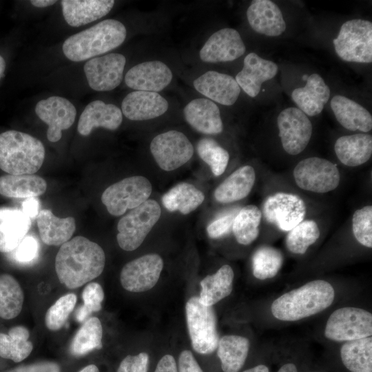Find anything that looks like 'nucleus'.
Returning <instances> with one entry per match:
<instances>
[{
	"instance_id": "nucleus-1",
	"label": "nucleus",
	"mask_w": 372,
	"mask_h": 372,
	"mask_svg": "<svg viewBox=\"0 0 372 372\" xmlns=\"http://www.w3.org/2000/svg\"><path fill=\"white\" fill-rule=\"evenodd\" d=\"M105 264L101 247L77 236L61 246L55 258V271L60 282L73 289L99 276Z\"/></svg>"
},
{
	"instance_id": "nucleus-2",
	"label": "nucleus",
	"mask_w": 372,
	"mask_h": 372,
	"mask_svg": "<svg viewBox=\"0 0 372 372\" xmlns=\"http://www.w3.org/2000/svg\"><path fill=\"white\" fill-rule=\"evenodd\" d=\"M334 298L335 290L329 282L311 280L277 298L271 305V311L279 320L297 321L324 311Z\"/></svg>"
},
{
	"instance_id": "nucleus-3",
	"label": "nucleus",
	"mask_w": 372,
	"mask_h": 372,
	"mask_svg": "<svg viewBox=\"0 0 372 372\" xmlns=\"http://www.w3.org/2000/svg\"><path fill=\"white\" fill-rule=\"evenodd\" d=\"M126 34L121 22L106 19L69 37L63 44V52L72 61H85L118 47Z\"/></svg>"
},
{
	"instance_id": "nucleus-4",
	"label": "nucleus",
	"mask_w": 372,
	"mask_h": 372,
	"mask_svg": "<svg viewBox=\"0 0 372 372\" xmlns=\"http://www.w3.org/2000/svg\"><path fill=\"white\" fill-rule=\"evenodd\" d=\"M43 144L35 137L17 130L0 134V169L8 174H33L42 166Z\"/></svg>"
},
{
	"instance_id": "nucleus-5",
	"label": "nucleus",
	"mask_w": 372,
	"mask_h": 372,
	"mask_svg": "<svg viewBox=\"0 0 372 372\" xmlns=\"http://www.w3.org/2000/svg\"><path fill=\"white\" fill-rule=\"evenodd\" d=\"M187 325L192 347L200 354L213 353L218 347L219 338L217 320L212 307L202 304L199 298H190L186 303Z\"/></svg>"
},
{
	"instance_id": "nucleus-6",
	"label": "nucleus",
	"mask_w": 372,
	"mask_h": 372,
	"mask_svg": "<svg viewBox=\"0 0 372 372\" xmlns=\"http://www.w3.org/2000/svg\"><path fill=\"white\" fill-rule=\"evenodd\" d=\"M333 42L336 54L343 61L362 63L372 61V23L368 20L346 21Z\"/></svg>"
},
{
	"instance_id": "nucleus-7",
	"label": "nucleus",
	"mask_w": 372,
	"mask_h": 372,
	"mask_svg": "<svg viewBox=\"0 0 372 372\" xmlns=\"http://www.w3.org/2000/svg\"><path fill=\"white\" fill-rule=\"evenodd\" d=\"M161 209L154 200L148 199L120 219L116 239L119 247L127 251L137 249L159 220Z\"/></svg>"
},
{
	"instance_id": "nucleus-8",
	"label": "nucleus",
	"mask_w": 372,
	"mask_h": 372,
	"mask_svg": "<svg viewBox=\"0 0 372 372\" xmlns=\"http://www.w3.org/2000/svg\"><path fill=\"white\" fill-rule=\"evenodd\" d=\"M152 186L142 176H134L116 182L105 189L101 201L112 216H119L148 200Z\"/></svg>"
},
{
	"instance_id": "nucleus-9",
	"label": "nucleus",
	"mask_w": 372,
	"mask_h": 372,
	"mask_svg": "<svg viewBox=\"0 0 372 372\" xmlns=\"http://www.w3.org/2000/svg\"><path fill=\"white\" fill-rule=\"evenodd\" d=\"M324 336L336 342H347L372 335V314L353 307L335 310L329 317L324 331Z\"/></svg>"
},
{
	"instance_id": "nucleus-10",
	"label": "nucleus",
	"mask_w": 372,
	"mask_h": 372,
	"mask_svg": "<svg viewBox=\"0 0 372 372\" xmlns=\"http://www.w3.org/2000/svg\"><path fill=\"white\" fill-rule=\"evenodd\" d=\"M293 176L300 189L324 194L334 190L340 182V173L332 162L320 157L304 158L296 165Z\"/></svg>"
},
{
	"instance_id": "nucleus-11",
	"label": "nucleus",
	"mask_w": 372,
	"mask_h": 372,
	"mask_svg": "<svg viewBox=\"0 0 372 372\" xmlns=\"http://www.w3.org/2000/svg\"><path fill=\"white\" fill-rule=\"evenodd\" d=\"M262 215L270 224L284 231H289L304 220L307 214L304 201L298 195L276 192L264 201Z\"/></svg>"
},
{
	"instance_id": "nucleus-12",
	"label": "nucleus",
	"mask_w": 372,
	"mask_h": 372,
	"mask_svg": "<svg viewBox=\"0 0 372 372\" xmlns=\"http://www.w3.org/2000/svg\"><path fill=\"white\" fill-rule=\"evenodd\" d=\"M150 151L158 165L169 172L187 163L193 156L194 147L183 133L169 130L152 139Z\"/></svg>"
},
{
	"instance_id": "nucleus-13",
	"label": "nucleus",
	"mask_w": 372,
	"mask_h": 372,
	"mask_svg": "<svg viewBox=\"0 0 372 372\" xmlns=\"http://www.w3.org/2000/svg\"><path fill=\"white\" fill-rule=\"evenodd\" d=\"M277 125L284 150L290 155H297L308 145L313 126L308 116L296 107H288L278 115Z\"/></svg>"
},
{
	"instance_id": "nucleus-14",
	"label": "nucleus",
	"mask_w": 372,
	"mask_h": 372,
	"mask_svg": "<svg viewBox=\"0 0 372 372\" xmlns=\"http://www.w3.org/2000/svg\"><path fill=\"white\" fill-rule=\"evenodd\" d=\"M163 260L156 254H146L124 265L120 274L122 287L134 293L147 291L157 283Z\"/></svg>"
},
{
	"instance_id": "nucleus-15",
	"label": "nucleus",
	"mask_w": 372,
	"mask_h": 372,
	"mask_svg": "<svg viewBox=\"0 0 372 372\" xmlns=\"http://www.w3.org/2000/svg\"><path fill=\"white\" fill-rule=\"evenodd\" d=\"M125 57L118 53H110L92 58L84 65V72L90 87L96 91H110L122 81Z\"/></svg>"
},
{
	"instance_id": "nucleus-16",
	"label": "nucleus",
	"mask_w": 372,
	"mask_h": 372,
	"mask_svg": "<svg viewBox=\"0 0 372 372\" xmlns=\"http://www.w3.org/2000/svg\"><path fill=\"white\" fill-rule=\"evenodd\" d=\"M35 112L48 125L47 138L52 143L61 138L62 130L73 125L76 115L74 105L68 99L57 96L39 101L35 107Z\"/></svg>"
},
{
	"instance_id": "nucleus-17",
	"label": "nucleus",
	"mask_w": 372,
	"mask_h": 372,
	"mask_svg": "<svg viewBox=\"0 0 372 372\" xmlns=\"http://www.w3.org/2000/svg\"><path fill=\"white\" fill-rule=\"evenodd\" d=\"M245 50L239 32L223 28L210 36L200 51V58L207 63L231 61L244 54Z\"/></svg>"
},
{
	"instance_id": "nucleus-18",
	"label": "nucleus",
	"mask_w": 372,
	"mask_h": 372,
	"mask_svg": "<svg viewBox=\"0 0 372 372\" xmlns=\"http://www.w3.org/2000/svg\"><path fill=\"white\" fill-rule=\"evenodd\" d=\"M172 79L169 67L159 61L137 64L125 76V84L137 91L157 92L166 87Z\"/></svg>"
},
{
	"instance_id": "nucleus-19",
	"label": "nucleus",
	"mask_w": 372,
	"mask_h": 372,
	"mask_svg": "<svg viewBox=\"0 0 372 372\" xmlns=\"http://www.w3.org/2000/svg\"><path fill=\"white\" fill-rule=\"evenodd\" d=\"M193 85L199 93L224 105L234 104L240 93V87L235 79L212 70L200 76Z\"/></svg>"
},
{
	"instance_id": "nucleus-20",
	"label": "nucleus",
	"mask_w": 372,
	"mask_h": 372,
	"mask_svg": "<svg viewBox=\"0 0 372 372\" xmlns=\"http://www.w3.org/2000/svg\"><path fill=\"white\" fill-rule=\"evenodd\" d=\"M242 70L235 80L243 91L255 97L260 91L262 83L273 78L278 72L277 65L264 59L254 52L248 54L244 59Z\"/></svg>"
},
{
	"instance_id": "nucleus-21",
	"label": "nucleus",
	"mask_w": 372,
	"mask_h": 372,
	"mask_svg": "<svg viewBox=\"0 0 372 372\" xmlns=\"http://www.w3.org/2000/svg\"><path fill=\"white\" fill-rule=\"evenodd\" d=\"M166 99L157 92L134 91L121 104L122 114L132 121H145L163 114L168 109Z\"/></svg>"
},
{
	"instance_id": "nucleus-22",
	"label": "nucleus",
	"mask_w": 372,
	"mask_h": 372,
	"mask_svg": "<svg viewBox=\"0 0 372 372\" xmlns=\"http://www.w3.org/2000/svg\"><path fill=\"white\" fill-rule=\"evenodd\" d=\"M247 17L255 32L266 36H279L286 29L281 10L269 0L253 1L247 8Z\"/></svg>"
},
{
	"instance_id": "nucleus-23",
	"label": "nucleus",
	"mask_w": 372,
	"mask_h": 372,
	"mask_svg": "<svg viewBox=\"0 0 372 372\" xmlns=\"http://www.w3.org/2000/svg\"><path fill=\"white\" fill-rule=\"evenodd\" d=\"M122 121L123 114L117 106L96 100L90 103L81 113L77 130L82 136L89 135L95 127L115 130Z\"/></svg>"
},
{
	"instance_id": "nucleus-24",
	"label": "nucleus",
	"mask_w": 372,
	"mask_h": 372,
	"mask_svg": "<svg viewBox=\"0 0 372 372\" xmlns=\"http://www.w3.org/2000/svg\"><path fill=\"white\" fill-rule=\"evenodd\" d=\"M183 112L186 121L200 133L218 134L223 130L220 110L209 99H194L185 107Z\"/></svg>"
},
{
	"instance_id": "nucleus-25",
	"label": "nucleus",
	"mask_w": 372,
	"mask_h": 372,
	"mask_svg": "<svg viewBox=\"0 0 372 372\" xmlns=\"http://www.w3.org/2000/svg\"><path fill=\"white\" fill-rule=\"evenodd\" d=\"M303 87L293 90V101L306 115L314 116L322 111L330 97V88L318 74L308 76Z\"/></svg>"
},
{
	"instance_id": "nucleus-26",
	"label": "nucleus",
	"mask_w": 372,
	"mask_h": 372,
	"mask_svg": "<svg viewBox=\"0 0 372 372\" xmlns=\"http://www.w3.org/2000/svg\"><path fill=\"white\" fill-rule=\"evenodd\" d=\"M30 226V218L23 211L0 208V252L14 251L25 237Z\"/></svg>"
},
{
	"instance_id": "nucleus-27",
	"label": "nucleus",
	"mask_w": 372,
	"mask_h": 372,
	"mask_svg": "<svg viewBox=\"0 0 372 372\" xmlns=\"http://www.w3.org/2000/svg\"><path fill=\"white\" fill-rule=\"evenodd\" d=\"M64 19L79 27L105 16L114 5L112 0H63L61 1Z\"/></svg>"
},
{
	"instance_id": "nucleus-28",
	"label": "nucleus",
	"mask_w": 372,
	"mask_h": 372,
	"mask_svg": "<svg viewBox=\"0 0 372 372\" xmlns=\"http://www.w3.org/2000/svg\"><path fill=\"white\" fill-rule=\"evenodd\" d=\"M36 218L41 239L48 245H62L75 231L76 221L72 216L59 218L50 209H44Z\"/></svg>"
},
{
	"instance_id": "nucleus-29",
	"label": "nucleus",
	"mask_w": 372,
	"mask_h": 372,
	"mask_svg": "<svg viewBox=\"0 0 372 372\" xmlns=\"http://www.w3.org/2000/svg\"><path fill=\"white\" fill-rule=\"evenodd\" d=\"M331 107L340 124L351 131L368 132L372 129V116L357 102L341 95L333 96Z\"/></svg>"
},
{
	"instance_id": "nucleus-30",
	"label": "nucleus",
	"mask_w": 372,
	"mask_h": 372,
	"mask_svg": "<svg viewBox=\"0 0 372 372\" xmlns=\"http://www.w3.org/2000/svg\"><path fill=\"white\" fill-rule=\"evenodd\" d=\"M256 180L254 168L250 165L239 167L227 177L215 189L214 196L220 203L242 200L251 191Z\"/></svg>"
},
{
	"instance_id": "nucleus-31",
	"label": "nucleus",
	"mask_w": 372,
	"mask_h": 372,
	"mask_svg": "<svg viewBox=\"0 0 372 372\" xmlns=\"http://www.w3.org/2000/svg\"><path fill=\"white\" fill-rule=\"evenodd\" d=\"M334 150L343 165L349 167L361 165L372 155V136L364 133L340 136L335 143Z\"/></svg>"
},
{
	"instance_id": "nucleus-32",
	"label": "nucleus",
	"mask_w": 372,
	"mask_h": 372,
	"mask_svg": "<svg viewBox=\"0 0 372 372\" xmlns=\"http://www.w3.org/2000/svg\"><path fill=\"white\" fill-rule=\"evenodd\" d=\"M46 189V181L37 175L6 174L0 176V194L6 197H36L43 194Z\"/></svg>"
},
{
	"instance_id": "nucleus-33",
	"label": "nucleus",
	"mask_w": 372,
	"mask_h": 372,
	"mask_svg": "<svg viewBox=\"0 0 372 372\" xmlns=\"http://www.w3.org/2000/svg\"><path fill=\"white\" fill-rule=\"evenodd\" d=\"M234 277V271L228 265H223L215 273L207 276L200 281V302L212 307L230 295Z\"/></svg>"
},
{
	"instance_id": "nucleus-34",
	"label": "nucleus",
	"mask_w": 372,
	"mask_h": 372,
	"mask_svg": "<svg viewBox=\"0 0 372 372\" xmlns=\"http://www.w3.org/2000/svg\"><path fill=\"white\" fill-rule=\"evenodd\" d=\"M217 349L223 372H238L247 358L249 341L240 335H224L219 340Z\"/></svg>"
},
{
	"instance_id": "nucleus-35",
	"label": "nucleus",
	"mask_w": 372,
	"mask_h": 372,
	"mask_svg": "<svg viewBox=\"0 0 372 372\" xmlns=\"http://www.w3.org/2000/svg\"><path fill=\"white\" fill-rule=\"evenodd\" d=\"M204 199V194L194 185L180 183L163 196L162 203L171 212L178 211L183 214H188L197 209Z\"/></svg>"
},
{
	"instance_id": "nucleus-36",
	"label": "nucleus",
	"mask_w": 372,
	"mask_h": 372,
	"mask_svg": "<svg viewBox=\"0 0 372 372\" xmlns=\"http://www.w3.org/2000/svg\"><path fill=\"white\" fill-rule=\"evenodd\" d=\"M344 366L351 372H372V338L345 342L340 348Z\"/></svg>"
},
{
	"instance_id": "nucleus-37",
	"label": "nucleus",
	"mask_w": 372,
	"mask_h": 372,
	"mask_svg": "<svg viewBox=\"0 0 372 372\" xmlns=\"http://www.w3.org/2000/svg\"><path fill=\"white\" fill-rule=\"evenodd\" d=\"M29 337L28 329L20 325L12 327L8 333H0V357L14 362L23 361L33 349Z\"/></svg>"
},
{
	"instance_id": "nucleus-38",
	"label": "nucleus",
	"mask_w": 372,
	"mask_h": 372,
	"mask_svg": "<svg viewBox=\"0 0 372 372\" xmlns=\"http://www.w3.org/2000/svg\"><path fill=\"white\" fill-rule=\"evenodd\" d=\"M262 216L261 210L254 205L245 206L236 214L231 231L239 244L248 245L258 238Z\"/></svg>"
},
{
	"instance_id": "nucleus-39",
	"label": "nucleus",
	"mask_w": 372,
	"mask_h": 372,
	"mask_svg": "<svg viewBox=\"0 0 372 372\" xmlns=\"http://www.w3.org/2000/svg\"><path fill=\"white\" fill-rule=\"evenodd\" d=\"M103 327L96 317L87 319L74 336L70 353L76 357L85 355L94 349L102 348Z\"/></svg>"
},
{
	"instance_id": "nucleus-40",
	"label": "nucleus",
	"mask_w": 372,
	"mask_h": 372,
	"mask_svg": "<svg viewBox=\"0 0 372 372\" xmlns=\"http://www.w3.org/2000/svg\"><path fill=\"white\" fill-rule=\"evenodd\" d=\"M24 300L23 290L11 275H0V318L10 320L21 311Z\"/></svg>"
},
{
	"instance_id": "nucleus-41",
	"label": "nucleus",
	"mask_w": 372,
	"mask_h": 372,
	"mask_svg": "<svg viewBox=\"0 0 372 372\" xmlns=\"http://www.w3.org/2000/svg\"><path fill=\"white\" fill-rule=\"evenodd\" d=\"M283 263L282 252L272 246L262 245L252 256V272L259 280L272 278L277 275Z\"/></svg>"
},
{
	"instance_id": "nucleus-42",
	"label": "nucleus",
	"mask_w": 372,
	"mask_h": 372,
	"mask_svg": "<svg viewBox=\"0 0 372 372\" xmlns=\"http://www.w3.org/2000/svg\"><path fill=\"white\" fill-rule=\"evenodd\" d=\"M320 234L319 227L313 220H304L289 231L285 243L287 249L294 254H304L314 244Z\"/></svg>"
},
{
	"instance_id": "nucleus-43",
	"label": "nucleus",
	"mask_w": 372,
	"mask_h": 372,
	"mask_svg": "<svg viewBox=\"0 0 372 372\" xmlns=\"http://www.w3.org/2000/svg\"><path fill=\"white\" fill-rule=\"evenodd\" d=\"M196 149L200 158L209 165L213 174L220 176L229 162L228 152L211 138H203L197 143Z\"/></svg>"
},
{
	"instance_id": "nucleus-44",
	"label": "nucleus",
	"mask_w": 372,
	"mask_h": 372,
	"mask_svg": "<svg viewBox=\"0 0 372 372\" xmlns=\"http://www.w3.org/2000/svg\"><path fill=\"white\" fill-rule=\"evenodd\" d=\"M76 296L74 293H67L59 298L47 311L45 316V324L50 331L59 330L65 323L68 316L74 310Z\"/></svg>"
},
{
	"instance_id": "nucleus-45",
	"label": "nucleus",
	"mask_w": 372,
	"mask_h": 372,
	"mask_svg": "<svg viewBox=\"0 0 372 372\" xmlns=\"http://www.w3.org/2000/svg\"><path fill=\"white\" fill-rule=\"evenodd\" d=\"M83 304L75 312V319L79 322H85L93 312L101 309V303L104 299V292L97 282H90L85 286L82 292Z\"/></svg>"
},
{
	"instance_id": "nucleus-46",
	"label": "nucleus",
	"mask_w": 372,
	"mask_h": 372,
	"mask_svg": "<svg viewBox=\"0 0 372 372\" xmlns=\"http://www.w3.org/2000/svg\"><path fill=\"white\" fill-rule=\"evenodd\" d=\"M352 230L356 240L362 245L372 247V206L357 209L352 217Z\"/></svg>"
},
{
	"instance_id": "nucleus-47",
	"label": "nucleus",
	"mask_w": 372,
	"mask_h": 372,
	"mask_svg": "<svg viewBox=\"0 0 372 372\" xmlns=\"http://www.w3.org/2000/svg\"><path fill=\"white\" fill-rule=\"evenodd\" d=\"M149 355L141 352L136 355H127L120 363L117 372H147Z\"/></svg>"
},
{
	"instance_id": "nucleus-48",
	"label": "nucleus",
	"mask_w": 372,
	"mask_h": 372,
	"mask_svg": "<svg viewBox=\"0 0 372 372\" xmlns=\"http://www.w3.org/2000/svg\"><path fill=\"white\" fill-rule=\"evenodd\" d=\"M236 214H229L218 218L207 227V232L211 238L223 237L231 231L233 221Z\"/></svg>"
},
{
	"instance_id": "nucleus-49",
	"label": "nucleus",
	"mask_w": 372,
	"mask_h": 372,
	"mask_svg": "<svg viewBox=\"0 0 372 372\" xmlns=\"http://www.w3.org/2000/svg\"><path fill=\"white\" fill-rule=\"evenodd\" d=\"M39 245L32 236H25L14 250V258L20 262H29L38 254Z\"/></svg>"
},
{
	"instance_id": "nucleus-50",
	"label": "nucleus",
	"mask_w": 372,
	"mask_h": 372,
	"mask_svg": "<svg viewBox=\"0 0 372 372\" xmlns=\"http://www.w3.org/2000/svg\"><path fill=\"white\" fill-rule=\"evenodd\" d=\"M3 372H61V368L54 362L42 361L19 366Z\"/></svg>"
},
{
	"instance_id": "nucleus-51",
	"label": "nucleus",
	"mask_w": 372,
	"mask_h": 372,
	"mask_svg": "<svg viewBox=\"0 0 372 372\" xmlns=\"http://www.w3.org/2000/svg\"><path fill=\"white\" fill-rule=\"evenodd\" d=\"M178 372H203L189 350L183 351L178 357Z\"/></svg>"
},
{
	"instance_id": "nucleus-52",
	"label": "nucleus",
	"mask_w": 372,
	"mask_h": 372,
	"mask_svg": "<svg viewBox=\"0 0 372 372\" xmlns=\"http://www.w3.org/2000/svg\"><path fill=\"white\" fill-rule=\"evenodd\" d=\"M154 372H178L177 364L172 355H165L158 361Z\"/></svg>"
},
{
	"instance_id": "nucleus-53",
	"label": "nucleus",
	"mask_w": 372,
	"mask_h": 372,
	"mask_svg": "<svg viewBox=\"0 0 372 372\" xmlns=\"http://www.w3.org/2000/svg\"><path fill=\"white\" fill-rule=\"evenodd\" d=\"M23 212L29 218L37 217L39 211V201L35 197L27 198L23 203Z\"/></svg>"
},
{
	"instance_id": "nucleus-54",
	"label": "nucleus",
	"mask_w": 372,
	"mask_h": 372,
	"mask_svg": "<svg viewBox=\"0 0 372 372\" xmlns=\"http://www.w3.org/2000/svg\"><path fill=\"white\" fill-rule=\"evenodd\" d=\"M56 1L52 0H32L30 3L37 8H45L54 4Z\"/></svg>"
},
{
	"instance_id": "nucleus-55",
	"label": "nucleus",
	"mask_w": 372,
	"mask_h": 372,
	"mask_svg": "<svg viewBox=\"0 0 372 372\" xmlns=\"http://www.w3.org/2000/svg\"><path fill=\"white\" fill-rule=\"evenodd\" d=\"M278 372H298V369L294 364L287 363L282 365Z\"/></svg>"
},
{
	"instance_id": "nucleus-56",
	"label": "nucleus",
	"mask_w": 372,
	"mask_h": 372,
	"mask_svg": "<svg viewBox=\"0 0 372 372\" xmlns=\"http://www.w3.org/2000/svg\"><path fill=\"white\" fill-rule=\"evenodd\" d=\"M242 372H269V369L264 364H259Z\"/></svg>"
},
{
	"instance_id": "nucleus-57",
	"label": "nucleus",
	"mask_w": 372,
	"mask_h": 372,
	"mask_svg": "<svg viewBox=\"0 0 372 372\" xmlns=\"http://www.w3.org/2000/svg\"><path fill=\"white\" fill-rule=\"evenodd\" d=\"M79 372H99V370L95 364H89Z\"/></svg>"
},
{
	"instance_id": "nucleus-58",
	"label": "nucleus",
	"mask_w": 372,
	"mask_h": 372,
	"mask_svg": "<svg viewBox=\"0 0 372 372\" xmlns=\"http://www.w3.org/2000/svg\"><path fill=\"white\" fill-rule=\"evenodd\" d=\"M6 70V61L3 56L0 54V80Z\"/></svg>"
},
{
	"instance_id": "nucleus-59",
	"label": "nucleus",
	"mask_w": 372,
	"mask_h": 372,
	"mask_svg": "<svg viewBox=\"0 0 372 372\" xmlns=\"http://www.w3.org/2000/svg\"><path fill=\"white\" fill-rule=\"evenodd\" d=\"M308 76H307V74H305V75H304V76H302V79H303L304 81H307Z\"/></svg>"
},
{
	"instance_id": "nucleus-60",
	"label": "nucleus",
	"mask_w": 372,
	"mask_h": 372,
	"mask_svg": "<svg viewBox=\"0 0 372 372\" xmlns=\"http://www.w3.org/2000/svg\"><path fill=\"white\" fill-rule=\"evenodd\" d=\"M315 372H318V371H315Z\"/></svg>"
}]
</instances>
